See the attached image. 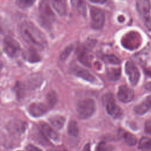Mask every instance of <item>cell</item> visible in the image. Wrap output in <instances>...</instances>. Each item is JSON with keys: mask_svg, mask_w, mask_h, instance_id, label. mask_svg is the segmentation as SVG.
Returning a JSON list of instances; mask_svg holds the SVG:
<instances>
[{"mask_svg": "<svg viewBox=\"0 0 151 151\" xmlns=\"http://www.w3.org/2000/svg\"><path fill=\"white\" fill-rule=\"evenodd\" d=\"M19 30L22 38L29 45L39 48H44L47 45L44 34L31 22H23Z\"/></svg>", "mask_w": 151, "mask_h": 151, "instance_id": "1", "label": "cell"}, {"mask_svg": "<svg viewBox=\"0 0 151 151\" xmlns=\"http://www.w3.org/2000/svg\"><path fill=\"white\" fill-rule=\"evenodd\" d=\"M39 21L45 29H49L55 21V15L47 0H42L39 7Z\"/></svg>", "mask_w": 151, "mask_h": 151, "instance_id": "2", "label": "cell"}, {"mask_svg": "<svg viewBox=\"0 0 151 151\" xmlns=\"http://www.w3.org/2000/svg\"><path fill=\"white\" fill-rule=\"evenodd\" d=\"M95 109L96 105L93 100H83L80 101L77 106V115L80 119H86L93 114Z\"/></svg>", "mask_w": 151, "mask_h": 151, "instance_id": "3", "label": "cell"}, {"mask_svg": "<svg viewBox=\"0 0 151 151\" xmlns=\"http://www.w3.org/2000/svg\"><path fill=\"white\" fill-rule=\"evenodd\" d=\"M102 101L107 113L114 118L120 117L123 114L122 109L116 106L114 99L111 93L104 94L102 99Z\"/></svg>", "mask_w": 151, "mask_h": 151, "instance_id": "4", "label": "cell"}, {"mask_svg": "<svg viewBox=\"0 0 151 151\" xmlns=\"http://www.w3.org/2000/svg\"><path fill=\"white\" fill-rule=\"evenodd\" d=\"M3 47L4 52L11 58L17 57L21 51L19 43L10 37L4 38L3 40Z\"/></svg>", "mask_w": 151, "mask_h": 151, "instance_id": "5", "label": "cell"}, {"mask_svg": "<svg viewBox=\"0 0 151 151\" xmlns=\"http://www.w3.org/2000/svg\"><path fill=\"white\" fill-rule=\"evenodd\" d=\"M90 15L91 27L96 29L103 27L104 22V14L103 10L100 8L92 6L90 9Z\"/></svg>", "mask_w": 151, "mask_h": 151, "instance_id": "6", "label": "cell"}, {"mask_svg": "<svg viewBox=\"0 0 151 151\" xmlns=\"http://www.w3.org/2000/svg\"><path fill=\"white\" fill-rule=\"evenodd\" d=\"M125 71L131 84L136 85L140 78V73L136 65L132 61H127L125 64Z\"/></svg>", "mask_w": 151, "mask_h": 151, "instance_id": "7", "label": "cell"}, {"mask_svg": "<svg viewBox=\"0 0 151 151\" xmlns=\"http://www.w3.org/2000/svg\"><path fill=\"white\" fill-rule=\"evenodd\" d=\"M140 44V35L136 32H131L126 35L122 40V44L127 48L133 50L137 48Z\"/></svg>", "mask_w": 151, "mask_h": 151, "instance_id": "8", "label": "cell"}, {"mask_svg": "<svg viewBox=\"0 0 151 151\" xmlns=\"http://www.w3.org/2000/svg\"><path fill=\"white\" fill-rule=\"evenodd\" d=\"M117 97L120 101L123 103H129L134 97V92L129 87L125 85L121 86L117 92Z\"/></svg>", "mask_w": 151, "mask_h": 151, "instance_id": "9", "label": "cell"}, {"mask_svg": "<svg viewBox=\"0 0 151 151\" xmlns=\"http://www.w3.org/2000/svg\"><path fill=\"white\" fill-rule=\"evenodd\" d=\"M47 110V107L44 104L40 103H32L28 108V111L30 114L35 117H40L44 115L46 113Z\"/></svg>", "mask_w": 151, "mask_h": 151, "instance_id": "10", "label": "cell"}, {"mask_svg": "<svg viewBox=\"0 0 151 151\" xmlns=\"http://www.w3.org/2000/svg\"><path fill=\"white\" fill-rule=\"evenodd\" d=\"M136 8L143 18L150 15L149 13L151 9L150 0H137L136 2Z\"/></svg>", "mask_w": 151, "mask_h": 151, "instance_id": "11", "label": "cell"}, {"mask_svg": "<svg viewBox=\"0 0 151 151\" xmlns=\"http://www.w3.org/2000/svg\"><path fill=\"white\" fill-rule=\"evenodd\" d=\"M73 71L78 77H80L86 81L91 83H94L96 81L95 77L92 75L88 71L84 70L77 65H75L73 68Z\"/></svg>", "mask_w": 151, "mask_h": 151, "instance_id": "12", "label": "cell"}, {"mask_svg": "<svg viewBox=\"0 0 151 151\" xmlns=\"http://www.w3.org/2000/svg\"><path fill=\"white\" fill-rule=\"evenodd\" d=\"M149 109H151V95L134 107V111L138 114H143Z\"/></svg>", "mask_w": 151, "mask_h": 151, "instance_id": "13", "label": "cell"}, {"mask_svg": "<svg viewBox=\"0 0 151 151\" xmlns=\"http://www.w3.org/2000/svg\"><path fill=\"white\" fill-rule=\"evenodd\" d=\"M51 4L54 9L60 15L63 16L66 14V0H51Z\"/></svg>", "mask_w": 151, "mask_h": 151, "instance_id": "14", "label": "cell"}, {"mask_svg": "<svg viewBox=\"0 0 151 151\" xmlns=\"http://www.w3.org/2000/svg\"><path fill=\"white\" fill-rule=\"evenodd\" d=\"M40 128L41 130V132L47 137L49 138L56 140L58 138V135L57 133V132L52 128L48 124L42 123L40 124Z\"/></svg>", "mask_w": 151, "mask_h": 151, "instance_id": "15", "label": "cell"}, {"mask_svg": "<svg viewBox=\"0 0 151 151\" xmlns=\"http://www.w3.org/2000/svg\"><path fill=\"white\" fill-rule=\"evenodd\" d=\"M50 122L52 126L57 129H61L64 126L65 118L63 116L56 115L50 118Z\"/></svg>", "mask_w": 151, "mask_h": 151, "instance_id": "16", "label": "cell"}, {"mask_svg": "<svg viewBox=\"0 0 151 151\" xmlns=\"http://www.w3.org/2000/svg\"><path fill=\"white\" fill-rule=\"evenodd\" d=\"M25 58L31 63L38 62L40 60V57L37 52L33 48H30L25 53Z\"/></svg>", "mask_w": 151, "mask_h": 151, "instance_id": "17", "label": "cell"}, {"mask_svg": "<svg viewBox=\"0 0 151 151\" xmlns=\"http://www.w3.org/2000/svg\"><path fill=\"white\" fill-rule=\"evenodd\" d=\"M107 76L109 79L113 81H116L119 79L121 74L120 68H111L107 70Z\"/></svg>", "mask_w": 151, "mask_h": 151, "instance_id": "18", "label": "cell"}, {"mask_svg": "<svg viewBox=\"0 0 151 151\" xmlns=\"http://www.w3.org/2000/svg\"><path fill=\"white\" fill-rule=\"evenodd\" d=\"M71 5L78 11L82 13L86 12V2L85 0H71Z\"/></svg>", "mask_w": 151, "mask_h": 151, "instance_id": "19", "label": "cell"}, {"mask_svg": "<svg viewBox=\"0 0 151 151\" xmlns=\"http://www.w3.org/2000/svg\"><path fill=\"white\" fill-rule=\"evenodd\" d=\"M123 137L125 143L129 146H134L137 142V139L135 136L128 132H125L123 134Z\"/></svg>", "mask_w": 151, "mask_h": 151, "instance_id": "20", "label": "cell"}, {"mask_svg": "<svg viewBox=\"0 0 151 151\" xmlns=\"http://www.w3.org/2000/svg\"><path fill=\"white\" fill-rule=\"evenodd\" d=\"M68 133L70 136L76 137L78 134V127L77 123L74 120L70 122L68 125Z\"/></svg>", "mask_w": 151, "mask_h": 151, "instance_id": "21", "label": "cell"}, {"mask_svg": "<svg viewBox=\"0 0 151 151\" xmlns=\"http://www.w3.org/2000/svg\"><path fill=\"white\" fill-rule=\"evenodd\" d=\"M78 58L79 60L83 63L84 64H86V65H88V57H87V53L86 51L85 50L84 48L81 47L78 50Z\"/></svg>", "mask_w": 151, "mask_h": 151, "instance_id": "22", "label": "cell"}, {"mask_svg": "<svg viewBox=\"0 0 151 151\" xmlns=\"http://www.w3.org/2000/svg\"><path fill=\"white\" fill-rule=\"evenodd\" d=\"M36 0H15L18 6L21 9H26L31 6Z\"/></svg>", "mask_w": 151, "mask_h": 151, "instance_id": "23", "label": "cell"}, {"mask_svg": "<svg viewBox=\"0 0 151 151\" xmlns=\"http://www.w3.org/2000/svg\"><path fill=\"white\" fill-rule=\"evenodd\" d=\"M139 148L140 149H150L151 148V138L143 137L139 143Z\"/></svg>", "mask_w": 151, "mask_h": 151, "instance_id": "24", "label": "cell"}, {"mask_svg": "<svg viewBox=\"0 0 151 151\" xmlns=\"http://www.w3.org/2000/svg\"><path fill=\"white\" fill-rule=\"evenodd\" d=\"M96 151H112V147L106 142H101L97 145Z\"/></svg>", "mask_w": 151, "mask_h": 151, "instance_id": "25", "label": "cell"}, {"mask_svg": "<svg viewBox=\"0 0 151 151\" xmlns=\"http://www.w3.org/2000/svg\"><path fill=\"white\" fill-rule=\"evenodd\" d=\"M104 60L108 63L113 64H119L120 63V60L114 55H107L104 57Z\"/></svg>", "mask_w": 151, "mask_h": 151, "instance_id": "26", "label": "cell"}, {"mask_svg": "<svg viewBox=\"0 0 151 151\" xmlns=\"http://www.w3.org/2000/svg\"><path fill=\"white\" fill-rule=\"evenodd\" d=\"M15 91L18 98H21L24 94V87L21 83H17L15 87Z\"/></svg>", "mask_w": 151, "mask_h": 151, "instance_id": "27", "label": "cell"}, {"mask_svg": "<svg viewBox=\"0 0 151 151\" xmlns=\"http://www.w3.org/2000/svg\"><path fill=\"white\" fill-rule=\"evenodd\" d=\"M72 50H73V47L72 46H69V47H67L65 49V50H64L63 52L61 54L60 59L62 60H65L69 55V54L71 52Z\"/></svg>", "mask_w": 151, "mask_h": 151, "instance_id": "28", "label": "cell"}, {"mask_svg": "<svg viewBox=\"0 0 151 151\" xmlns=\"http://www.w3.org/2000/svg\"><path fill=\"white\" fill-rule=\"evenodd\" d=\"M144 24L147 28V29L149 31H151V17L150 15L146 16L143 18Z\"/></svg>", "mask_w": 151, "mask_h": 151, "instance_id": "29", "label": "cell"}, {"mask_svg": "<svg viewBox=\"0 0 151 151\" xmlns=\"http://www.w3.org/2000/svg\"><path fill=\"white\" fill-rule=\"evenodd\" d=\"M47 100H48V102L51 107L54 106L56 102L55 94L54 93H51L48 94V97H47Z\"/></svg>", "mask_w": 151, "mask_h": 151, "instance_id": "30", "label": "cell"}, {"mask_svg": "<svg viewBox=\"0 0 151 151\" xmlns=\"http://www.w3.org/2000/svg\"><path fill=\"white\" fill-rule=\"evenodd\" d=\"M145 130L146 133L151 135V119L146 122L145 125Z\"/></svg>", "mask_w": 151, "mask_h": 151, "instance_id": "31", "label": "cell"}, {"mask_svg": "<svg viewBox=\"0 0 151 151\" xmlns=\"http://www.w3.org/2000/svg\"><path fill=\"white\" fill-rule=\"evenodd\" d=\"M26 149L27 150V151H41V150L32 145H28L26 147Z\"/></svg>", "mask_w": 151, "mask_h": 151, "instance_id": "32", "label": "cell"}, {"mask_svg": "<svg viewBox=\"0 0 151 151\" xmlns=\"http://www.w3.org/2000/svg\"><path fill=\"white\" fill-rule=\"evenodd\" d=\"M91 2L93 3H97V4H104L106 2L107 0H89Z\"/></svg>", "mask_w": 151, "mask_h": 151, "instance_id": "33", "label": "cell"}, {"mask_svg": "<svg viewBox=\"0 0 151 151\" xmlns=\"http://www.w3.org/2000/svg\"><path fill=\"white\" fill-rule=\"evenodd\" d=\"M145 87L146 90H149V91H151V82H149V83H147L145 86Z\"/></svg>", "mask_w": 151, "mask_h": 151, "instance_id": "34", "label": "cell"}, {"mask_svg": "<svg viewBox=\"0 0 151 151\" xmlns=\"http://www.w3.org/2000/svg\"><path fill=\"white\" fill-rule=\"evenodd\" d=\"M83 151H91L90 150V145L89 144H87L84 146Z\"/></svg>", "mask_w": 151, "mask_h": 151, "instance_id": "35", "label": "cell"}, {"mask_svg": "<svg viewBox=\"0 0 151 151\" xmlns=\"http://www.w3.org/2000/svg\"><path fill=\"white\" fill-rule=\"evenodd\" d=\"M145 73L147 76L151 77V70H146Z\"/></svg>", "mask_w": 151, "mask_h": 151, "instance_id": "36", "label": "cell"}]
</instances>
